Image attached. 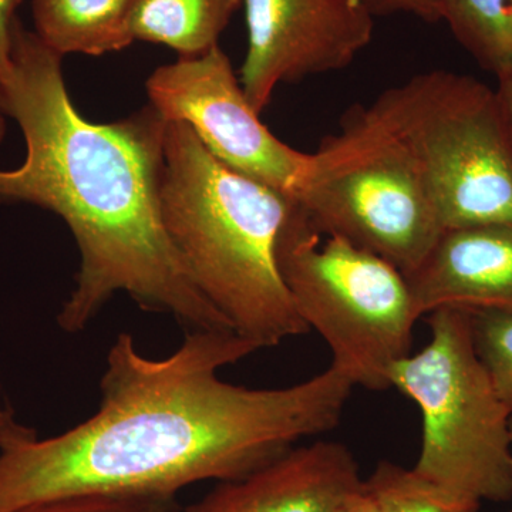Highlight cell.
<instances>
[{
	"label": "cell",
	"mask_w": 512,
	"mask_h": 512,
	"mask_svg": "<svg viewBox=\"0 0 512 512\" xmlns=\"http://www.w3.org/2000/svg\"><path fill=\"white\" fill-rule=\"evenodd\" d=\"M256 350L231 330H197L170 356L150 359L120 333L90 419L0 450V512L84 495L177 497L201 481L248 476L338 426L356 386L332 363L279 389L220 379Z\"/></svg>",
	"instance_id": "cell-1"
},
{
	"label": "cell",
	"mask_w": 512,
	"mask_h": 512,
	"mask_svg": "<svg viewBox=\"0 0 512 512\" xmlns=\"http://www.w3.org/2000/svg\"><path fill=\"white\" fill-rule=\"evenodd\" d=\"M63 57L16 23L12 70L0 107L22 128L26 157L0 170L2 204L36 205L59 215L80 252L76 288L57 323L82 332L117 293L185 329L232 330L192 281L161 218L167 120L153 106L96 124L74 109Z\"/></svg>",
	"instance_id": "cell-2"
},
{
	"label": "cell",
	"mask_w": 512,
	"mask_h": 512,
	"mask_svg": "<svg viewBox=\"0 0 512 512\" xmlns=\"http://www.w3.org/2000/svg\"><path fill=\"white\" fill-rule=\"evenodd\" d=\"M292 204L218 161L187 123L167 120L165 232L202 295L258 349L309 332L276 261Z\"/></svg>",
	"instance_id": "cell-3"
},
{
	"label": "cell",
	"mask_w": 512,
	"mask_h": 512,
	"mask_svg": "<svg viewBox=\"0 0 512 512\" xmlns=\"http://www.w3.org/2000/svg\"><path fill=\"white\" fill-rule=\"evenodd\" d=\"M311 154L296 204L323 235L375 252L404 275L443 234L429 173L410 128L404 83L346 114Z\"/></svg>",
	"instance_id": "cell-4"
},
{
	"label": "cell",
	"mask_w": 512,
	"mask_h": 512,
	"mask_svg": "<svg viewBox=\"0 0 512 512\" xmlns=\"http://www.w3.org/2000/svg\"><path fill=\"white\" fill-rule=\"evenodd\" d=\"M276 261L296 311L355 386L392 389L390 370L412 353L414 308L406 275L392 262L336 235H323L293 202Z\"/></svg>",
	"instance_id": "cell-5"
},
{
	"label": "cell",
	"mask_w": 512,
	"mask_h": 512,
	"mask_svg": "<svg viewBox=\"0 0 512 512\" xmlns=\"http://www.w3.org/2000/svg\"><path fill=\"white\" fill-rule=\"evenodd\" d=\"M427 318L429 343L390 370L392 389L419 407L414 471L478 503L510 501L512 413L477 355L470 316L441 308Z\"/></svg>",
	"instance_id": "cell-6"
},
{
	"label": "cell",
	"mask_w": 512,
	"mask_h": 512,
	"mask_svg": "<svg viewBox=\"0 0 512 512\" xmlns=\"http://www.w3.org/2000/svg\"><path fill=\"white\" fill-rule=\"evenodd\" d=\"M404 86L443 232L512 222V147L495 90L444 70Z\"/></svg>",
	"instance_id": "cell-7"
},
{
	"label": "cell",
	"mask_w": 512,
	"mask_h": 512,
	"mask_svg": "<svg viewBox=\"0 0 512 512\" xmlns=\"http://www.w3.org/2000/svg\"><path fill=\"white\" fill-rule=\"evenodd\" d=\"M147 94L165 120L187 123L222 164L298 201L311 154L288 146L259 120L220 46L158 67Z\"/></svg>",
	"instance_id": "cell-8"
},
{
	"label": "cell",
	"mask_w": 512,
	"mask_h": 512,
	"mask_svg": "<svg viewBox=\"0 0 512 512\" xmlns=\"http://www.w3.org/2000/svg\"><path fill=\"white\" fill-rule=\"evenodd\" d=\"M248 50L241 77L261 114L276 87L346 69L373 36L362 0H244Z\"/></svg>",
	"instance_id": "cell-9"
},
{
	"label": "cell",
	"mask_w": 512,
	"mask_h": 512,
	"mask_svg": "<svg viewBox=\"0 0 512 512\" xmlns=\"http://www.w3.org/2000/svg\"><path fill=\"white\" fill-rule=\"evenodd\" d=\"M362 484L352 451L339 441L319 440L224 481L183 512H335Z\"/></svg>",
	"instance_id": "cell-10"
},
{
	"label": "cell",
	"mask_w": 512,
	"mask_h": 512,
	"mask_svg": "<svg viewBox=\"0 0 512 512\" xmlns=\"http://www.w3.org/2000/svg\"><path fill=\"white\" fill-rule=\"evenodd\" d=\"M406 278L420 318L441 308L512 309V222L443 232Z\"/></svg>",
	"instance_id": "cell-11"
},
{
	"label": "cell",
	"mask_w": 512,
	"mask_h": 512,
	"mask_svg": "<svg viewBox=\"0 0 512 512\" xmlns=\"http://www.w3.org/2000/svg\"><path fill=\"white\" fill-rule=\"evenodd\" d=\"M137 0H32L36 36L57 55L103 56L134 42Z\"/></svg>",
	"instance_id": "cell-12"
},
{
	"label": "cell",
	"mask_w": 512,
	"mask_h": 512,
	"mask_svg": "<svg viewBox=\"0 0 512 512\" xmlns=\"http://www.w3.org/2000/svg\"><path fill=\"white\" fill-rule=\"evenodd\" d=\"M244 0H137L134 40L171 47L188 59L204 55L218 40Z\"/></svg>",
	"instance_id": "cell-13"
},
{
	"label": "cell",
	"mask_w": 512,
	"mask_h": 512,
	"mask_svg": "<svg viewBox=\"0 0 512 512\" xmlns=\"http://www.w3.org/2000/svg\"><path fill=\"white\" fill-rule=\"evenodd\" d=\"M441 22L485 70H512V0H440Z\"/></svg>",
	"instance_id": "cell-14"
},
{
	"label": "cell",
	"mask_w": 512,
	"mask_h": 512,
	"mask_svg": "<svg viewBox=\"0 0 512 512\" xmlns=\"http://www.w3.org/2000/svg\"><path fill=\"white\" fill-rule=\"evenodd\" d=\"M365 487L380 512H478L481 503L453 493L392 461L377 464Z\"/></svg>",
	"instance_id": "cell-15"
},
{
	"label": "cell",
	"mask_w": 512,
	"mask_h": 512,
	"mask_svg": "<svg viewBox=\"0 0 512 512\" xmlns=\"http://www.w3.org/2000/svg\"><path fill=\"white\" fill-rule=\"evenodd\" d=\"M467 312L477 355L498 396L512 413V309Z\"/></svg>",
	"instance_id": "cell-16"
},
{
	"label": "cell",
	"mask_w": 512,
	"mask_h": 512,
	"mask_svg": "<svg viewBox=\"0 0 512 512\" xmlns=\"http://www.w3.org/2000/svg\"><path fill=\"white\" fill-rule=\"evenodd\" d=\"M15 512H183L173 495H84L30 505Z\"/></svg>",
	"instance_id": "cell-17"
},
{
	"label": "cell",
	"mask_w": 512,
	"mask_h": 512,
	"mask_svg": "<svg viewBox=\"0 0 512 512\" xmlns=\"http://www.w3.org/2000/svg\"><path fill=\"white\" fill-rule=\"evenodd\" d=\"M373 16L410 15L427 23L441 22L440 0H362Z\"/></svg>",
	"instance_id": "cell-18"
},
{
	"label": "cell",
	"mask_w": 512,
	"mask_h": 512,
	"mask_svg": "<svg viewBox=\"0 0 512 512\" xmlns=\"http://www.w3.org/2000/svg\"><path fill=\"white\" fill-rule=\"evenodd\" d=\"M22 0H0V84L12 70L13 33L18 23L16 10Z\"/></svg>",
	"instance_id": "cell-19"
},
{
	"label": "cell",
	"mask_w": 512,
	"mask_h": 512,
	"mask_svg": "<svg viewBox=\"0 0 512 512\" xmlns=\"http://www.w3.org/2000/svg\"><path fill=\"white\" fill-rule=\"evenodd\" d=\"M36 431L19 423L15 413L3 400L2 387H0V450L20 443V441L36 439Z\"/></svg>",
	"instance_id": "cell-20"
},
{
	"label": "cell",
	"mask_w": 512,
	"mask_h": 512,
	"mask_svg": "<svg viewBox=\"0 0 512 512\" xmlns=\"http://www.w3.org/2000/svg\"><path fill=\"white\" fill-rule=\"evenodd\" d=\"M495 96H497L505 131H507L508 140H510L512 147V70L510 73L505 74L504 77H501V79H498Z\"/></svg>",
	"instance_id": "cell-21"
},
{
	"label": "cell",
	"mask_w": 512,
	"mask_h": 512,
	"mask_svg": "<svg viewBox=\"0 0 512 512\" xmlns=\"http://www.w3.org/2000/svg\"><path fill=\"white\" fill-rule=\"evenodd\" d=\"M335 512H380V510L363 483L362 487L357 488L342 501Z\"/></svg>",
	"instance_id": "cell-22"
},
{
	"label": "cell",
	"mask_w": 512,
	"mask_h": 512,
	"mask_svg": "<svg viewBox=\"0 0 512 512\" xmlns=\"http://www.w3.org/2000/svg\"><path fill=\"white\" fill-rule=\"evenodd\" d=\"M5 113H3L2 107H0V144H2L3 138L6 136V119Z\"/></svg>",
	"instance_id": "cell-23"
},
{
	"label": "cell",
	"mask_w": 512,
	"mask_h": 512,
	"mask_svg": "<svg viewBox=\"0 0 512 512\" xmlns=\"http://www.w3.org/2000/svg\"><path fill=\"white\" fill-rule=\"evenodd\" d=\"M510 436H511V447H512V416H511V419H510ZM508 512H512V510L508 511Z\"/></svg>",
	"instance_id": "cell-24"
}]
</instances>
